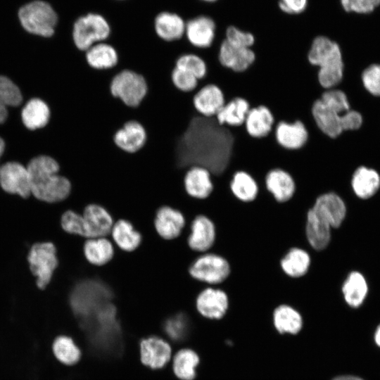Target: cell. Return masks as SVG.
Returning a JSON list of instances; mask_svg holds the SVG:
<instances>
[{
    "mask_svg": "<svg viewBox=\"0 0 380 380\" xmlns=\"http://www.w3.org/2000/svg\"><path fill=\"white\" fill-rule=\"evenodd\" d=\"M147 140L144 126L137 120L126 122L113 136L115 144L123 151L135 153L140 151Z\"/></svg>",
    "mask_w": 380,
    "mask_h": 380,
    "instance_id": "cell-22",
    "label": "cell"
},
{
    "mask_svg": "<svg viewBox=\"0 0 380 380\" xmlns=\"http://www.w3.org/2000/svg\"><path fill=\"white\" fill-rule=\"evenodd\" d=\"M308 0H279V8L288 14H299L304 11Z\"/></svg>",
    "mask_w": 380,
    "mask_h": 380,
    "instance_id": "cell-49",
    "label": "cell"
},
{
    "mask_svg": "<svg viewBox=\"0 0 380 380\" xmlns=\"http://www.w3.org/2000/svg\"><path fill=\"white\" fill-rule=\"evenodd\" d=\"M0 185L6 192L27 198L31 194L27 168L17 162H8L0 167Z\"/></svg>",
    "mask_w": 380,
    "mask_h": 380,
    "instance_id": "cell-17",
    "label": "cell"
},
{
    "mask_svg": "<svg viewBox=\"0 0 380 380\" xmlns=\"http://www.w3.org/2000/svg\"><path fill=\"white\" fill-rule=\"evenodd\" d=\"M374 341L380 347V324L377 327L374 333Z\"/></svg>",
    "mask_w": 380,
    "mask_h": 380,
    "instance_id": "cell-51",
    "label": "cell"
},
{
    "mask_svg": "<svg viewBox=\"0 0 380 380\" xmlns=\"http://www.w3.org/2000/svg\"><path fill=\"white\" fill-rule=\"evenodd\" d=\"M216 32L215 20L209 15L200 14L186 21L184 37L192 46L206 49L213 46Z\"/></svg>",
    "mask_w": 380,
    "mask_h": 380,
    "instance_id": "cell-14",
    "label": "cell"
},
{
    "mask_svg": "<svg viewBox=\"0 0 380 380\" xmlns=\"http://www.w3.org/2000/svg\"><path fill=\"white\" fill-rule=\"evenodd\" d=\"M89 233V238L104 237L113 226L111 215L102 206L96 204L87 205L84 211Z\"/></svg>",
    "mask_w": 380,
    "mask_h": 380,
    "instance_id": "cell-30",
    "label": "cell"
},
{
    "mask_svg": "<svg viewBox=\"0 0 380 380\" xmlns=\"http://www.w3.org/2000/svg\"><path fill=\"white\" fill-rule=\"evenodd\" d=\"M234 141L231 127L220 125L215 117L197 113L177 144V167L185 173L198 165L207 168L212 176L220 175L230 163Z\"/></svg>",
    "mask_w": 380,
    "mask_h": 380,
    "instance_id": "cell-1",
    "label": "cell"
},
{
    "mask_svg": "<svg viewBox=\"0 0 380 380\" xmlns=\"http://www.w3.org/2000/svg\"><path fill=\"white\" fill-rule=\"evenodd\" d=\"M309 253L300 248H290L280 260V267L283 272L291 278L303 277L310 265Z\"/></svg>",
    "mask_w": 380,
    "mask_h": 380,
    "instance_id": "cell-34",
    "label": "cell"
},
{
    "mask_svg": "<svg viewBox=\"0 0 380 380\" xmlns=\"http://www.w3.org/2000/svg\"><path fill=\"white\" fill-rule=\"evenodd\" d=\"M4 148H5L4 141L0 137V157L4 153Z\"/></svg>",
    "mask_w": 380,
    "mask_h": 380,
    "instance_id": "cell-52",
    "label": "cell"
},
{
    "mask_svg": "<svg viewBox=\"0 0 380 380\" xmlns=\"http://www.w3.org/2000/svg\"><path fill=\"white\" fill-rule=\"evenodd\" d=\"M186 21L179 14L170 11L159 12L153 20L157 37L166 42H173L184 37Z\"/></svg>",
    "mask_w": 380,
    "mask_h": 380,
    "instance_id": "cell-23",
    "label": "cell"
},
{
    "mask_svg": "<svg viewBox=\"0 0 380 380\" xmlns=\"http://www.w3.org/2000/svg\"><path fill=\"white\" fill-rule=\"evenodd\" d=\"M27 258L30 270L37 278V286L44 289L58 265L55 246L49 242L36 243L30 249Z\"/></svg>",
    "mask_w": 380,
    "mask_h": 380,
    "instance_id": "cell-10",
    "label": "cell"
},
{
    "mask_svg": "<svg viewBox=\"0 0 380 380\" xmlns=\"http://www.w3.org/2000/svg\"><path fill=\"white\" fill-rule=\"evenodd\" d=\"M189 276L208 286L216 287L229 277L231 269L222 255L207 252L199 254L189 266Z\"/></svg>",
    "mask_w": 380,
    "mask_h": 380,
    "instance_id": "cell-8",
    "label": "cell"
},
{
    "mask_svg": "<svg viewBox=\"0 0 380 380\" xmlns=\"http://www.w3.org/2000/svg\"><path fill=\"white\" fill-rule=\"evenodd\" d=\"M332 380H364L363 379L353 375H342L334 378Z\"/></svg>",
    "mask_w": 380,
    "mask_h": 380,
    "instance_id": "cell-50",
    "label": "cell"
},
{
    "mask_svg": "<svg viewBox=\"0 0 380 380\" xmlns=\"http://www.w3.org/2000/svg\"><path fill=\"white\" fill-rule=\"evenodd\" d=\"M171 80L175 87L184 93L196 91L198 80L191 72L175 67L171 73Z\"/></svg>",
    "mask_w": 380,
    "mask_h": 380,
    "instance_id": "cell-46",
    "label": "cell"
},
{
    "mask_svg": "<svg viewBox=\"0 0 380 380\" xmlns=\"http://www.w3.org/2000/svg\"><path fill=\"white\" fill-rule=\"evenodd\" d=\"M311 113L318 129L327 137L334 139L346 131H355L362 125V116L350 109L345 113L329 108L320 99L314 101Z\"/></svg>",
    "mask_w": 380,
    "mask_h": 380,
    "instance_id": "cell-5",
    "label": "cell"
},
{
    "mask_svg": "<svg viewBox=\"0 0 380 380\" xmlns=\"http://www.w3.org/2000/svg\"><path fill=\"white\" fill-rule=\"evenodd\" d=\"M115 1H126V0H115Z\"/></svg>",
    "mask_w": 380,
    "mask_h": 380,
    "instance_id": "cell-54",
    "label": "cell"
},
{
    "mask_svg": "<svg viewBox=\"0 0 380 380\" xmlns=\"http://www.w3.org/2000/svg\"><path fill=\"white\" fill-rule=\"evenodd\" d=\"M61 225L68 233L89 238L88 228L83 215L68 210L61 217Z\"/></svg>",
    "mask_w": 380,
    "mask_h": 380,
    "instance_id": "cell-45",
    "label": "cell"
},
{
    "mask_svg": "<svg viewBox=\"0 0 380 380\" xmlns=\"http://www.w3.org/2000/svg\"><path fill=\"white\" fill-rule=\"evenodd\" d=\"M361 81L369 94L380 97V63H372L365 68L361 74Z\"/></svg>",
    "mask_w": 380,
    "mask_h": 380,
    "instance_id": "cell-47",
    "label": "cell"
},
{
    "mask_svg": "<svg viewBox=\"0 0 380 380\" xmlns=\"http://www.w3.org/2000/svg\"><path fill=\"white\" fill-rule=\"evenodd\" d=\"M200 357L194 349L182 348L173 353L171 367L174 375L179 380H194L197 375Z\"/></svg>",
    "mask_w": 380,
    "mask_h": 380,
    "instance_id": "cell-29",
    "label": "cell"
},
{
    "mask_svg": "<svg viewBox=\"0 0 380 380\" xmlns=\"http://www.w3.org/2000/svg\"><path fill=\"white\" fill-rule=\"evenodd\" d=\"M193 317L185 311L166 316L162 321L159 336L167 341L173 350L185 348L194 328Z\"/></svg>",
    "mask_w": 380,
    "mask_h": 380,
    "instance_id": "cell-11",
    "label": "cell"
},
{
    "mask_svg": "<svg viewBox=\"0 0 380 380\" xmlns=\"http://www.w3.org/2000/svg\"><path fill=\"white\" fill-rule=\"evenodd\" d=\"M272 319L274 327L280 334H297L303 324L302 315L286 304L277 306L272 312Z\"/></svg>",
    "mask_w": 380,
    "mask_h": 380,
    "instance_id": "cell-33",
    "label": "cell"
},
{
    "mask_svg": "<svg viewBox=\"0 0 380 380\" xmlns=\"http://www.w3.org/2000/svg\"><path fill=\"white\" fill-rule=\"evenodd\" d=\"M274 125V117L270 108L265 105H259L250 108L243 126L250 137L262 139L270 134Z\"/></svg>",
    "mask_w": 380,
    "mask_h": 380,
    "instance_id": "cell-25",
    "label": "cell"
},
{
    "mask_svg": "<svg viewBox=\"0 0 380 380\" xmlns=\"http://www.w3.org/2000/svg\"><path fill=\"white\" fill-rule=\"evenodd\" d=\"M139 356L141 364L151 369L165 367L171 362L173 350L165 338L152 335L139 342Z\"/></svg>",
    "mask_w": 380,
    "mask_h": 380,
    "instance_id": "cell-12",
    "label": "cell"
},
{
    "mask_svg": "<svg viewBox=\"0 0 380 380\" xmlns=\"http://www.w3.org/2000/svg\"><path fill=\"white\" fill-rule=\"evenodd\" d=\"M255 60V53L251 48L236 46L224 39L221 42L218 61L223 68L241 73L247 70Z\"/></svg>",
    "mask_w": 380,
    "mask_h": 380,
    "instance_id": "cell-18",
    "label": "cell"
},
{
    "mask_svg": "<svg viewBox=\"0 0 380 380\" xmlns=\"http://www.w3.org/2000/svg\"><path fill=\"white\" fill-rule=\"evenodd\" d=\"M367 291L365 277L356 271L347 275L341 287L345 302L352 308H357L363 303Z\"/></svg>",
    "mask_w": 380,
    "mask_h": 380,
    "instance_id": "cell-35",
    "label": "cell"
},
{
    "mask_svg": "<svg viewBox=\"0 0 380 380\" xmlns=\"http://www.w3.org/2000/svg\"><path fill=\"white\" fill-rule=\"evenodd\" d=\"M215 239V226L211 219L204 215H198L192 219L187 238L191 251L199 254L207 253L213 246Z\"/></svg>",
    "mask_w": 380,
    "mask_h": 380,
    "instance_id": "cell-16",
    "label": "cell"
},
{
    "mask_svg": "<svg viewBox=\"0 0 380 380\" xmlns=\"http://www.w3.org/2000/svg\"><path fill=\"white\" fill-rule=\"evenodd\" d=\"M192 101L196 112L207 118L215 117L226 103L222 90L215 84H205L196 90Z\"/></svg>",
    "mask_w": 380,
    "mask_h": 380,
    "instance_id": "cell-21",
    "label": "cell"
},
{
    "mask_svg": "<svg viewBox=\"0 0 380 380\" xmlns=\"http://www.w3.org/2000/svg\"><path fill=\"white\" fill-rule=\"evenodd\" d=\"M332 228L312 209L308 211L305 234L310 246L316 251L324 250L331 239Z\"/></svg>",
    "mask_w": 380,
    "mask_h": 380,
    "instance_id": "cell-26",
    "label": "cell"
},
{
    "mask_svg": "<svg viewBox=\"0 0 380 380\" xmlns=\"http://www.w3.org/2000/svg\"><path fill=\"white\" fill-rule=\"evenodd\" d=\"M319 99L327 106L341 113H345L351 109L346 93L336 87L324 89Z\"/></svg>",
    "mask_w": 380,
    "mask_h": 380,
    "instance_id": "cell-43",
    "label": "cell"
},
{
    "mask_svg": "<svg viewBox=\"0 0 380 380\" xmlns=\"http://www.w3.org/2000/svg\"><path fill=\"white\" fill-rule=\"evenodd\" d=\"M265 185L267 191L279 203L289 201L296 191V184L291 175L281 168H273L267 172Z\"/></svg>",
    "mask_w": 380,
    "mask_h": 380,
    "instance_id": "cell-24",
    "label": "cell"
},
{
    "mask_svg": "<svg viewBox=\"0 0 380 380\" xmlns=\"http://www.w3.org/2000/svg\"><path fill=\"white\" fill-rule=\"evenodd\" d=\"M183 185L187 196L196 200L208 198L214 188L210 172L198 165L191 166L186 171Z\"/></svg>",
    "mask_w": 380,
    "mask_h": 380,
    "instance_id": "cell-20",
    "label": "cell"
},
{
    "mask_svg": "<svg viewBox=\"0 0 380 380\" xmlns=\"http://www.w3.org/2000/svg\"><path fill=\"white\" fill-rule=\"evenodd\" d=\"M312 209L332 229L340 227L347 214L344 200L338 194L331 191L319 196Z\"/></svg>",
    "mask_w": 380,
    "mask_h": 380,
    "instance_id": "cell-15",
    "label": "cell"
},
{
    "mask_svg": "<svg viewBox=\"0 0 380 380\" xmlns=\"http://www.w3.org/2000/svg\"><path fill=\"white\" fill-rule=\"evenodd\" d=\"M18 18L23 28L30 33L51 37L56 32L59 17L47 2L34 1L23 6Z\"/></svg>",
    "mask_w": 380,
    "mask_h": 380,
    "instance_id": "cell-6",
    "label": "cell"
},
{
    "mask_svg": "<svg viewBox=\"0 0 380 380\" xmlns=\"http://www.w3.org/2000/svg\"><path fill=\"white\" fill-rule=\"evenodd\" d=\"M22 99L18 86L8 77L0 75V124L4 123L7 118V107L19 106Z\"/></svg>",
    "mask_w": 380,
    "mask_h": 380,
    "instance_id": "cell-41",
    "label": "cell"
},
{
    "mask_svg": "<svg viewBox=\"0 0 380 380\" xmlns=\"http://www.w3.org/2000/svg\"><path fill=\"white\" fill-rule=\"evenodd\" d=\"M175 67L191 72L198 81L207 73L206 63L201 56L194 53H186L179 56Z\"/></svg>",
    "mask_w": 380,
    "mask_h": 380,
    "instance_id": "cell-42",
    "label": "cell"
},
{
    "mask_svg": "<svg viewBox=\"0 0 380 380\" xmlns=\"http://www.w3.org/2000/svg\"><path fill=\"white\" fill-rule=\"evenodd\" d=\"M30 189L37 198L49 203L65 199L72 189L68 178L58 174L60 165L53 158L39 156L27 165Z\"/></svg>",
    "mask_w": 380,
    "mask_h": 380,
    "instance_id": "cell-2",
    "label": "cell"
},
{
    "mask_svg": "<svg viewBox=\"0 0 380 380\" xmlns=\"http://www.w3.org/2000/svg\"><path fill=\"white\" fill-rule=\"evenodd\" d=\"M198 1L205 4H211V3L215 2L217 0H198Z\"/></svg>",
    "mask_w": 380,
    "mask_h": 380,
    "instance_id": "cell-53",
    "label": "cell"
},
{
    "mask_svg": "<svg viewBox=\"0 0 380 380\" xmlns=\"http://www.w3.org/2000/svg\"><path fill=\"white\" fill-rule=\"evenodd\" d=\"M51 113L46 103L39 99H31L22 110L21 117L25 126L32 130L42 128L49 121Z\"/></svg>",
    "mask_w": 380,
    "mask_h": 380,
    "instance_id": "cell-38",
    "label": "cell"
},
{
    "mask_svg": "<svg viewBox=\"0 0 380 380\" xmlns=\"http://www.w3.org/2000/svg\"><path fill=\"white\" fill-rule=\"evenodd\" d=\"M224 39L234 46L243 48H252L255 42V37L251 32L234 25H229L224 30Z\"/></svg>",
    "mask_w": 380,
    "mask_h": 380,
    "instance_id": "cell-44",
    "label": "cell"
},
{
    "mask_svg": "<svg viewBox=\"0 0 380 380\" xmlns=\"http://www.w3.org/2000/svg\"><path fill=\"white\" fill-rule=\"evenodd\" d=\"M340 4L347 13L368 15L380 6V0H340Z\"/></svg>",
    "mask_w": 380,
    "mask_h": 380,
    "instance_id": "cell-48",
    "label": "cell"
},
{
    "mask_svg": "<svg viewBox=\"0 0 380 380\" xmlns=\"http://www.w3.org/2000/svg\"><path fill=\"white\" fill-rule=\"evenodd\" d=\"M310 65L318 68L317 80L324 89L337 87L343 77L344 62L338 42L325 35L312 40L307 53Z\"/></svg>",
    "mask_w": 380,
    "mask_h": 380,
    "instance_id": "cell-3",
    "label": "cell"
},
{
    "mask_svg": "<svg viewBox=\"0 0 380 380\" xmlns=\"http://www.w3.org/2000/svg\"><path fill=\"white\" fill-rule=\"evenodd\" d=\"M250 108L246 99L236 96L227 101L215 117L221 125L241 127L243 125Z\"/></svg>",
    "mask_w": 380,
    "mask_h": 380,
    "instance_id": "cell-32",
    "label": "cell"
},
{
    "mask_svg": "<svg viewBox=\"0 0 380 380\" xmlns=\"http://www.w3.org/2000/svg\"><path fill=\"white\" fill-rule=\"evenodd\" d=\"M229 298L221 289L207 286L201 290L195 300L198 313L210 320L222 319L229 308Z\"/></svg>",
    "mask_w": 380,
    "mask_h": 380,
    "instance_id": "cell-13",
    "label": "cell"
},
{
    "mask_svg": "<svg viewBox=\"0 0 380 380\" xmlns=\"http://www.w3.org/2000/svg\"><path fill=\"white\" fill-rule=\"evenodd\" d=\"M84 54L87 64L96 70L112 69L118 63L117 50L106 41L94 44L84 52Z\"/></svg>",
    "mask_w": 380,
    "mask_h": 380,
    "instance_id": "cell-31",
    "label": "cell"
},
{
    "mask_svg": "<svg viewBox=\"0 0 380 380\" xmlns=\"http://www.w3.org/2000/svg\"><path fill=\"white\" fill-rule=\"evenodd\" d=\"M113 96L125 106L137 108L145 98L148 85L143 75L131 70H123L116 74L110 84Z\"/></svg>",
    "mask_w": 380,
    "mask_h": 380,
    "instance_id": "cell-9",
    "label": "cell"
},
{
    "mask_svg": "<svg viewBox=\"0 0 380 380\" xmlns=\"http://www.w3.org/2000/svg\"><path fill=\"white\" fill-rule=\"evenodd\" d=\"M273 131L278 145L289 151L303 148L309 137L305 125L299 120L292 122L279 121L274 125Z\"/></svg>",
    "mask_w": 380,
    "mask_h": 380,
    "instance_id": "cell-19",
    "label": "cell"
},
{
    "mask_svg": "<svg viewBox=\"0 0 380 380\" xmlns=\"http://www.w3.org/2000/svg\"><path fill=\"white\" fill-rule=\"evenodd\" d=\"M113 240L123 251H132L140 244L141 236L127 220H120L111 229Z\"/></svg>",
    "mask_w": 380,
    "mask_h": 380,
    "instance_id": "cell-40",
    "label": "cell"
},
{
    "mask_svg": "<svg viewBox=\"0 0 380 380\" xmlns=\"http://www.w3.org/2000/svg\"><path fill=\"white\" fill-rule=\"evenodd\" d=\"M229 187L234 196L243 203L253 201L259 191L255 179L243 170H238L234 173Z\"/></svg>",
    "mask_w": 380,
    "mask_h": 380,
    "instance_id": "cell-36",
    "label": "cell"
},
{
    "mask_svg": "<svg viewBox=\"0 0 380 380\" xmlns=\"http://www.w3.org/2000/svg\"><path fill=\"white\" fill-rule=\"evenodd\" d=\"M350 183L357 197L369 198L380 189V174L374 168L360 165L353 172Z\"/></svg>",
    "mask_w": 380,
    "mask_h": 380,
    "instance_id": "cell-28",
    "label": "cell"
},
{
    "mask_svg": "<svg viewBox=\"0 0 380 380\" xmlns=\"http://www.w3.org/2000/svg\"><path fill=\"white\" fill-rule=\"evenodd\" d=\"M113 292L99 280L87 279L77 284L70 296V305L78 320L84 319L112 302Z\"/></svg>",
    "mask_w": 380,
    "mask_h": 380,
    "instance_id": "cell-4",
    "label": "cell"
},
{
    "mask_svg": "<svg viewBox=\"0 0 380 380\" xmlns=\"http://www.w3.org/2000/svg\"><path fill=\"white\" fill-rule=\"evenodd\" d=\"M154 225L162 238L173 239L181 234L185 225V219L179 210L169 206H163L156 213Z\"/></svg>",
    "mask_w": 380,
    "mask_h": 380,
    "instance_id": "cell-27",
    "label": "cell"
},
{
    "mask_svg": "<svg viewBox=\"0 0 380 380\" xmlns=\"http://www.w3.org/2000/svg\"><path fill=\"white\" fill-rule=\"evenodd\" d=\"M87 260L94 265H103L113 256L112 243L104 237L90 238L84 246Z\"/></svg>",
    "mask_w": 380,
    "mask_h": 380,
    "instance_id": "cell-39",
    "label": "cell"
},
{
    "mask_svg": "<svg viewBox=\"0 0 380 380\" xmlns=\"http://www.w3.org/2000/svg\"><path fill=\"white\" fill-rule=\"evenodd\" d=\"M54 357L66 366L76 365L81 360L82 352L74 339L67 335L56 336L51 346Z\"/></svg>",
    "mask_w": 380,
    "mask_h": 380,
    "instance_id": "cell-37",
    "label": "cell"
},
{
    "mask_svg": "<svg viewBox=\"0 0 380 380\" xmlns=\"http://www.w3.org/2000/svg\"><path fill=\"white\" fill-rule=\"evenodd\" d=\"M110 32V24L103 15L89 12L75 19L72 38L75 47L85 52L94 44L106 41Z\"/></svg>",
    "mask_w": 380,
    "mask_h": 380,
    "instance_id": "cell-7",
    "label": "cell"
}]
</instances>
